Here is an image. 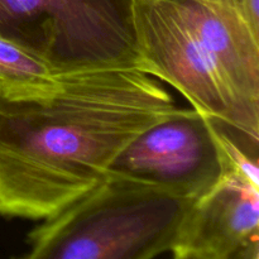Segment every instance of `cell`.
Listing matches in <instances>:
<instances>
[{"instance_id": "obj_7", "label": "cell", "mask_w": 259, "mask_h": 259, "mask_svg": "<svg viewBox=\"0 0 259 259\" xmlns=\"http://www.w3.org/2000/svg\"><path fill=\"white\" fill-rule=\"evenodd\" d=\"M58 73L24 48L0 38V81L8 83L48 82Z\"/></svg>"}, {"instance_id": "obj_6", "label": "cell", "mask_w": 259, "mask_h": 259, "mask_svg": "<svg viewBox=\"0 0 259 259\" xmlns=\"http://www.w3.org/2000/svg\"><path fill=\"white\" fill-rule=\"evenodd\" d=\"M176 248L200 259H259L258 185L230 169L195 200Z\"/></svg>"}, {"instance_id": "obj_8", "label": "cell", "mask_w": 259, "mask_h": 259, "mask_svg": "<svg viewBox=\"0 0 259 259\" xmlns=\"http://www.w3.org/2000/svg\"><path fill=\"white\" fill-rule=\"evenodd\" d=\"M234 9L254 33L259 34V0H232Z\"/></svg>"}, {"instance_id": "obj_10", "label": "cell", "mask_w": 259, "mask_h": 259, "mask_svg": "<svg viewBox=\"0 0 259 259\" xmlns=\"http://www.w3.org/2000/svg\"><path fill=\"white\" fill-rule=\"evenodd\" d=\"M211 2L222 3V4H225V5H228V7L232 8V0H211Z\"/></svg>"}, {"instance_id": "obj_1", "label": "cell", "mask_w": 259, "mask_h": 259, "mask_svg": "<svg viewBox=\"0 0 259 259\" xmlns=\"http://www.w3.org/2000/svg\"><path fill=\"white\" fill-rule=\"evenodd\" d=\"M175 109L138 68L0 81V217H53L103 182L123 147Z\"/></svg>"}, {"instance_id": "obj_9", "label": "cell", "mask_w": 259, "mask_h": 259, "mask_svg": "<svg viewBox=\"0 0 259 259\" xmlns=\"http://www.w3.org/2000/svg\"><path fill=\"white\" fill-rule=\"evenodd\" d=\"M172 253H174V259H200L194 253L186 249H181V248H176L172 250Z\"/></svg>"}, {"instance_id": "obj_3", "label": "cell", "mask_w": 259, "mask_h": 259, "mask_svg": "<svg viewBox=\"0 0 259 259\" xmlns=\"http://www.w3.org/2000/svg\"><path fill=\"white\" fill-rule=\"evenodd\" d=\"M194 200L108 176L28 234L12 259H154L172 252Z\"/></svg>"}, {"instance_id": "obj_4", "label": "cell", "mask_w": 259, "mask_h": 259, "mask_svg": "<svg viewBox=\"0 0 259 259\" xmlns=\"http://www.w3.org/2000/svg\"><path fill=\"white\" fill-rule=\"evenodd\" d=\"M0 38L58 75L141 70L134 0H0Z\"/></svg>"}, {"instance_id": "obj_2", "label": "cell", "mask_w": 259, "mask_h": 259, "mask_svg": "<svg viewBox=\"0 0 259 259\" xmlns=\"http://www.w3.org/2000/svg\"><path fill=\"white\" fill-rule=\"evenodd\" d=\"M141 70L210 118L259 136V34L211 0H134Z\"/></svg>"}, {"instance_id": "obj_5", "label": "cell", "mask_w": 259, "mask_h": 259, "mask_svg": "<svg viewBox=\"0 0 259 259\" xmlns=\"http://www.w3.org/2000/svg\"><path fill=\"white\" fill-rule=\"evenodd\" d=\"M230 169L234 168L211 118L194 108H176L126 143L109 166L108 176L195 201Z\"/></svg>"}]
</instances>
